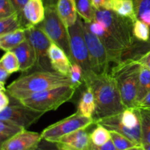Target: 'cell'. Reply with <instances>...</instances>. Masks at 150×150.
I'll use <instances>...</instances> for the list:
<instances>
[{"mask_svg": "<svg viewBox=\"0 0 150 150\" xmlns=\"http://www.w3.org/2000/svg\"><path fill=\"white\" fill-rule=\"evenodd\" d=\"M57 9L60 18L67 28L73 26L79 18L74 0H58Z\"/></svg>", "mask_w": 150, "mask_h": 150, "instance_id": "19", "label": "cell"}, {"mask_svg": "<svg viewBox=\"0 0 150 150\" xmlns=\"http://www.w3.org/2000/svg\"><path fill=\"white\" fill-rule=\"evenodd\" d=\"M136 59L142 66L146 67L150 70V50L144 54L140 55Z\"/></svg>", "mask_w": 150, "mask_h": 150, "instance_id": "38", "label": "cell"}, {"mask_svg": "<svg viewBox=\"0 0 150 150\" xmlns=\"http://www.w3.org/2000/svg\"><path fill=\"white\" fill-rule=\"evenodd\" d=\"M111 10L121 17L130 19L133 22L137 19L133 0H116Z\"/></svg>", "mask_w": 150, "mask_h": 150, "instance_id": "22", "label": "cell"}, {"mask_svg": "<svg viewBox=\"0 0 150 150\" xmlns=\"http://www.w3.org/2000/svg\"><path fill=\"white\" fill-rule=\"evenodd\" d=\"M133 2L137 19L150 12V0H133Z\"/></svg>", "mask_w": 150, "mask_h": 150, "instance_id": "33", "label": "cell"}, {"mask_svg": "<svg viewBox=\"0 0 150 150\" xmlns=\"http://www.w3.org/2000/svg\"><path fill=\"white\" fill-rule=\"evenodd\" d=\"M10 76V73H9L4 67L0 66V89H6L4 85Z\"/></svg>", "mask_w": 150, "mask_h": 150, "instance_id": "40", "label": "cell"}, {"mask_svg": "<svg viewBox=\"0 0 150 150\" xmlns=\"http://www.w3.org/2000/svg\"><path fill=\"white\" fill-rule=\"evenodd\" d=\"M45 113L26 106L19 101L0 111V120H4L26 129L35 124Z\"/></svg>", "mask_w": 150, "mask_h": 150, "instance_id": "12", "label": "cell"}, {"mask_svg": "<svg viewBox=\"0 0 150 150\" xmlns=\"http://www.w3.org/2000/svg\"><path fill=\"white\" fill-rule=\"evenodd\" d=\"M26 39V29H17L14 32L0 35V48L4 51H11Z\"/></svg>", "mask_w": 150, "mask_h": 150, "instance_id": "21", "label": "cell"}, {"mask_svg": "<svg viewBox=\"0 0 150 150\" xmlns=\"http://www.w3.org/2000/svg\"><path fill=\"white\" fill-rule=\"evenodd\" d=\"M148 43L150 44V38H149V42H148Z\"/></svg>", "mask_w": 150, "mask_h": 150, "instance_id": "45", "label": "cell"}, {"mask_svg": "<svg viewBox=\"0 0 150 150\" xmlns=\"http://www.w3.org/2000/svg\"><path fill=\"white\" fill-rule=\"evenodd\" d=\"M10 96L6 92V89H0V111L5 108L10 104Z\"/></svg>", "mask_w": 150, "mask_h": 150, "instance_id": "37", "label": "cell"}, {"mask_svg": "<svg viewBox=\"0 0 150 150\" xmlns=\"http://www.w3.org/2000/svg\"><path fill=\"white\" fill-rule=\"evenodd\" d=\"M96 127L90 133L91 144L95 146H102L111 140V132L100 124H95Z\"/></svg>", "mask_w": 150, "mask_h": 150, "instance_id": "27", "label": "cell"}, {"mask_svg": "<svg viewBox=\"0 0 150 150\" xmlns=\"http://www.w3.org/2000/svg\"><path fill=\"white\" fill-rule=\"evenodd\" d=\"M95 110H96V102H95V95L92 89L89 86H86V89L83 91L79 100L77 111L81 115L93 118Z\"/></svg>", "mask_w": 150, "mask_h": 150, "instance_id": "20", "label": "cell"}, {"mask_svg": "<svg viewBox=\"0 0 150 150\" xmlns=\"http://www.w3.org/2000/svg\"><path fill=\"white\" fill-rule=\"evenodd\" d=\"M16 13L11 0H0V18L8 17Z\"/></svg>", "mask_w": 150, "mask_h": 150, "instance_id": "34", "label": "cell"}, {"mask_svg": "<svg viewBox=\"0 0 150 150\" xmlns=\"http://www.w3.org/2000/svg\"><path fill=\"white\" fill-rule=\"evenodd\" d=\"M139 108H146L150 109V91L146 95V96L142 99V100L137 105Z\"/></svg>", "mask_w": 150, "mask_h": 150, "instance_id": "41", "label": "cell"}, {"mask_svg": "<svg viewBox=\"0 0 150 150\" xmlns=\"http://www.w3.org/2000/svg\"><path fill=\"white\" fill-rule=\"evenodd\" d=\"M23 16L29 26H38L43 21L45 7L43 0H29L23 10Z\"/></svg>", "mask_w": 150, "mask_h": 150, "instance_id": "18", "label": "cell"}, {"mask_svg": "<svg viewBox=\"0 0 150 150\" xmlns=\"http://www.w3.org/2000/svg\"><path fill=\"white\" fill-rule=\"evenodd\" d=\"M89 148L92 150H117L111 139L102 146H95L91 144Z\"/></svg>", "mask_w": 150, "mask_h": 150, "instance_id": "39", "label": "cell"}, {"mask_svg": "<svg viewBox=\"0 0 150 150\" xmlns=\"http://www.w3.org/2000/svg\"><path fill=\"white\" fill-rule=\"evenodd\" d=\"M58 0H43L44 4L45 5H57Z\"/></svg>", "mask_w": 150, "mask_h": 150, "instance_id": "42", "label": "cell"}, {"mask_svg": "<svg viewBox=\"0 0 150 150\" xmlns=\"http://www.w3.org/2000/svg\"><path fill=\"white\" fill-rule=\"evenodd\" d=\"M84 84L92 89L96 102L94 120L120 114L126 107L123 104L115 79L109 72L91 73L84 78Z\"/></svg>", "mask_w": 150, "mask_h": 150, "instance_id": "1", "label": "cell"}, {"mask_svg": "<svg viewBox=\"0 0 150 150\" xmlns=\"http://www.w3.org/2000/svg\"><path fill=\"white\" fill-rule=\"evenodd\" d=\"M95 124H100L110 131L124 135L137 144L142 145L141 114L138 107L127 108L122 113L100 119Z\"/></svg>", "mask_w": 150, "mask_h": 150, "instance_id": "4", "label": "cell"}, {"mask_svg": "<svg viewBox=\"0 0 150 150\" xmlns=\"http://www.w3.org/2000/svg\"><path fill=\"white\" fill-rule=\"evenodd\" d=\"M26 36L36 52L37 62L35 67L37 70H53L48 56L52 41L37 26H31L26 29Z\"/></svg>", "mask_w": 150, "mask_h": 150, "instance_id": "11", "label": "cell"}, {"mask_svg": "<svg viewBox=\"0 0 150 150\" xmlns=\"http://www.w3.org/2000/svg\"><path fill=\"white\" fill-rule=\"evenodd\" d=\"M111 132V139L117 150H126L139 145L124 135L115 131Z\"/></svg>", "mask_w": 150, "mask_h": 150, "instance_id": "31", "label": "cell"}, {"mask_svg": "<svg viewBox=\"0 0 150 150\" xmlns=\"http://www.w3.org/2000/svg\"><path fill=\"white\" fill-rule=\"evenodd\" d=\"M68 76L71 81V85L76 89L84 83V71L79 64L72 63Z\"/></svg>", "mask_w": 150, "mask_h": 150, "instance_id": "32", "label": "cell"}, {"mask_svg": "<svg viewBox=\"0 0 150 150\" xmlns=\"http://www.w3.org/2000/svg\"><path fill=\"white\" fill-rule=\"evenodd\" d=\"M92 124H95L93 118L81 115L77 111L67 118L47 127L41 133V136L42 140L55 143L62 136L81 129H87Z\"/></svg>", "mask_w": 150, "mask_h": 150, "instance_id": "9", "label": "cell"}, {"mask_svg": "<svg viewBox=\"0 0 150 150\" xmlns=\"http://www.w3.org/2000/svg\"><path fill=\"white\" fill-rule=\"evenodd\" d=\"M79 17L87 23L95 21V8L91 0H74Z\"/></svg>", "mask_w": 150, "mask_h": 150, "instance_id": "23", "label": "cell"}, {"mask_svg": "<svg viewBox=\"0 0 150 150\" xmlns=\"http://www.w3.org/2000/svg\"><path fill=\"white\" fill-rule=\"evenodd\" d=\"M142 65V64H141ZM150 91V70L142 65L140 74H139V86H138L137 98H136V107L142 100L146 94Z\"/></svg>", "mask_w": 150, "mask_h": 150, "instance_id": "24", "label": "cell"}, {"mask_svg": "<svg viewBox=\"0 0 150 150\" xmlns=\"http://www.w3.org/2000/svg\"><path fill=\"white\" fill-rule=\"evenodd\" d=\"M142 144H150V109L139 108Z\"/></svg>", "mask_w": 150, "mask_h": 150, "instance_id": "28", "label": "cell"}, {"mask_svg": "<svg viewBox=\"0 0 150 150\" xmlns=\"http://www.w3.org/2000/svg\"><path fill=\"white\" fill-rule=\"evenodd\" d=\"M19 29L23 28L17 13L8 17L0 18V35L14 32Z\"/></svg>", "mask_w": 150, "mask_h": 150, "instance_id": "25", "label": "cell"}, {"mask_svg": "<svg viewBox=\"0 0 150 150\" xmlns=\"http://www.w3.org/2000/svg\"><path fill=\"white\" fill-rule=\"evenodd\" d=\"M45 18L37 26L48 37L52 42L61 47L70 59L68 28L60 18L57 5H45Z\"/></svg>", "mask_w": 150, "mask_h": 150, "instance_id": "7", "label": "cell"}, {"mask_svg": "<svg viewBox=\"0 0 150 150\" xmlns=\"http://www.w3.org/2000/svg\"><path fill=\"white\" fill-rule=\"evenodd\" d=\"M95 21L100 22L123 46L130 50L134 45L133 27L134 22L123 18L112 10L95 9Z\"/></svg>", "mask_w": 150, "mask_h": 150, "instance_id": "6", "label": "cell"}, {"mask_svg": "<svg viewBox=\"0 0 150 150\" xmlns=\"http://www.w3.org/2000/svg\"><path fill=\"white\" fill-rule=\"evenodd\" d=\"M0 66L4 67L10 74L20 71V64L14 52L12 51H6L5 54L1 57Z\"/></svg>", "mask_w": 150, "mask_h": 150, "instance_id": "29", "label": "cell"}, {"mask_svg": "<svg viewBox=\"0 0 150 150\" xmlns=\"http://www.w3.org/2000/svg\"><path fill=\"white\" fill-rule=\"evenodd\" d=\"M48 56L53 70L68 76L72 62L65 51L61 47L52 42L48 50Z\"/></svg>", "mask_w": 150, "mask_h": 150, "instance_id": "17", "label": "cell"}, {"mask_svg": "<svg viewBox=\"0 0 150 150\" xmlns=\"http://www.w3.org/2000/svg\"><path fill=\"white\" fill-rule=\"evenodd\" d=\"M76 90L72 85L59 86L34 94L19 102L37 111L46 113L55 111L64 103L70 101L74 96Z\"/></svg>", "mask_w": 150, "mask_h": 150, "instance_id": "5", "label": "cell"}, {"mask_svg": "<svg viewBox=\"0 0 150 150\" xmlns=\"http://www.w3.org/2000/svg\"><path fill=\"white\" fill-rule=\"evenodd\" d=\"M55 143L67 150H88L91 144L90 133L81 129L60 138Z\"/></svg>", "mask_w": 150, "mask_h": 150, "instance_id": "15", "label": "cell"}, {"mask_svg": "<svg viewBox=\"0 0 150 150\" xmlns=\"http://www.w3.org/2000/svg\"><path fill=\"white\" fill-rule=\"evenodd\" d=\"M94 7L97 10L105 9L111 10L116 0H91Z\"/></svg>", "mask_w": 150, "mask_h": 150, "instance_id": "36", "label": "cell"}, {"mask_svg": "<svg viewBox=\"0 0 150 150\" xmlns=\"http://www.w3.org/2000/svg\"><path fill=\"white\" fill-rule=\"evenodd\" d=\"M133 36L140 42H148L150 38V27L146 23L136 19L133 23Z\"/></svg>", "mask_w": 150, "mask_h": 150, "instance_id": "30", "label": "cell"}, {"mask_svg": "<svg viewBox=\"0 0 150 150\" xmlns=\"http://www.w3.org/2000/svg\"><path fill=\"white\" fill-rule=\"evenodd\" d=\"M71 85L68 76L54 70H36L20 76L6 88L9 96L19 101L34 94L63 86Z\"/></svg>", "mask_w": 150, "mask_h": 150, "instance_id": "2", "label": "cell"}, {"mask_svg": "<svg viewBox=\"0 0 150 150\" xmlns=\"http://www.w3.org/2000/svg\"><path fill=\"white\" fill-rule=\"evenodd\" d=\"M70 37V60L81 65L84 71V78L93 73L89 51L83 36V20L79 17L73 26L68 28Z\"/></svg>", "mask_w": 150, "mask_h": 150, "instance_id": "8", "label": "cell"}, {"mask_svg": "<svg viewBox=\"0 0 150 150\" xmlns=\"http://www.w3.org/2000/svg\"><path fill=\"white\" fill-rule=\"evenodd\" d=\"M18 60L20 71L26 73L32 70L36 64L37 55L33 45L28 39L11 50Z\"/></svg>", "mask_w": 150, "mask_h": 150, "instance_id": "16", "label": "cell"}, {"mask_svg": "<svg viewBox=\"0 0 150 150\" xmlns=\"http://www.w3.org/2000/svg\"><path fill=\"white\" fill-rule=\"evenodd\" d=\"M145 150H150V144H142Z\"/></svg>", "mask_w": 150, "mask_h": 150, "instance_id": "44", "label": "cell"}, {"mask_svg": "<svg viewBox=\"0 0 150 150\" xmlns=\"http://www.w3.org/2000/svg\"><path fill=\"white\" fill-rule=\"evenodd\" d=\"M24 130L16 124L4 120H0V142L4 143Z\"/></svg>", "mask_w": 150, "mask_h": 150, "instance_id": "26", "label": "cell"}, {"mask_svg": "<svg viewBox=\"0 0 150 150\" xmlns=\"http://www.w3.org/2000/svg\"><path fill=\"white\" fill-rule=\"evenodd\" d=\"M88 150H92V149H91L90 148H89V149H88Z\"/></svg>", "mask_w": 150, "mask_h": 150, "instance_id": "46", "label": "cell"}, {"mask_svg": "<svg viewBox=\"0 0 150 150\" xmlns=\"http://www.w3.org/2000/svg\"><path fill=\"white\" fill-rule=\"evenodd\" d=\"M42 141L41 134L24 129L1 144V150H37Z\"/></svg>", "mask_w": 150, "mask_h": 150, "instance_id": "14", "label": "cell"}, {"mask_svg": "<svg viewBox=\"0 0 150 150\" xmlns=\"http://www.w3.org/2000/svg\"><path fill=\"white\" fill-rule=\"evenodd\" d=\"M87 24L89 29L98 37L105 46L111 63L117 64L125 59L124 57L128 50L117 40L102 23L95 21L92 23H87Z\"/></svg>", "mask_w": 150, "mask_h": 150, "instance_id": "13", "label": "cell"}, {"mask_svg": "<svg viewBox=\"0 0 150 150\" xmlns=\"http://www.w3.org/2000/svg\"><path fill=\"white\" fill-rule=\"evenodd\" d=\"M141 67L142 65L136 58H126L115 64L110 71L117 82L123 104L126 108L136 107Z\"/></svg>", "mask_w": 150, "mask_h": 150, "instance_id": "3", "label": "cell"}, {"mask_svg": "<svg viewBox=\"0 0 150 150\" xmlns=\"http://www.w3.org/2000/svg\"><path fill=\"white\" fill-rule=\"evenodd\" d=\"M83 30L92 71L97 74L108 73L111 62L105 46L98 37L89 29L87 23L83 21Z\"/></svg>", "mask_w": 150, "mask_h": 150, "instance_id": "10", "label": "cell"}, {"mask_svg": "<svg viewBox=\"0 0 150 150\" xmlns=\"http://www.w3.org/2000/svg\"><path fill=\"white\" fill-rule=\"evenodd\" d=\"M126 150H145V149L143 145H136V146H133V147H131L130 148V149H127Z\"/></svg>", "mask_w": 150, "mask_h": 150, "instance_id": "43", "label": "cell"}, {"mask_svg": "<svg viewBox=\"0 0 150 150\" xmlns=\"http://www.w3.org/2000/svg\"><path fill=\"white\" fill-rule=\"evenodd\" d=\"M28 1H29V0H11L13 5H14L15 8H16V11H17V13L18 14L19 18H20L21 23L22 25V28L25 29H27L29 26H29L28 22L26 21L23 13V7L26 5V4L27 3Z\"/></svg>", "mask_w": 150, "mask_h": 150, "instance_id": "35", "label": "cell"}]
</instances>
